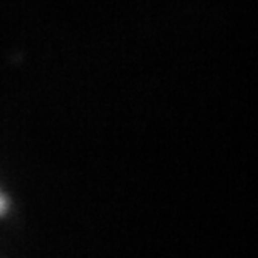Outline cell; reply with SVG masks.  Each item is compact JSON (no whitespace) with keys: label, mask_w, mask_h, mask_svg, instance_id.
Instances as JSON below:
<instances>
[{"label":"cell","mask_w":258,"mask_h":258,"mask_svg":"<svg viewBox=\"0 0 258 258\" xmlns=\"http://www.w3.org/2000/svg\"><path fill=\"white\" fill-rule=\"evenodd\" d=\"M8 210H10V201H8V196H7V193L2 190V187H0V218L7 216Z\"/></svg>","instance_id":"1"}]
</instances>
